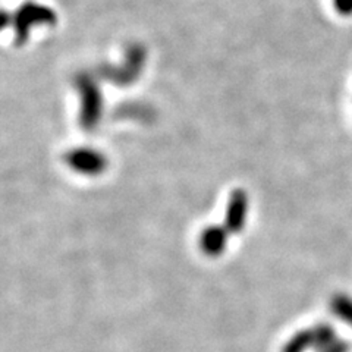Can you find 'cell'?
<instances>
[{
	"mask_svg": "<svg viewBox=\"0 0 352 352\" xmlns=\"http://www.w3.org/2000/svg\"><path fill=\"white\" fill-rule=\"evenodd\" d=\"M147 50L142 44L134 43L126 47L124 62L113 66V65H100L97 68L96 74L98 78L107 80L118 87H126L138 80V76L142 72V68L146 65Z\"/></svg>",
	"mask_w": 352,
	"mask_h": 352,
	"instance_id": "cell-1",
	"label": "cell"
},
{
	"mask_svg": "<svg viewBox=\"0 0 352 352\" xmlns=\"http://www.w3.org/2000/svg\"><path fill=\"white\" fill-rule=\"evenodd\" d=\"M58 22V15L49 6L40 5L32 0L22 3L12 15V27L15 30V44L22 46L25 44L30 31L34 25H50L53 27Z\"/></svg>",
	"mask_w": 352,
	"mask_h": 352,
	"instance_id": "cell-2",
	"label": "cell"
},
{
	"mask_svg": "<svg viewBox=\"0 0 352 352\" xmlns=\"http://www.w3.org/2000/svg\"><path fill=\"white\" fill-rule=\"evenodd\" d=\"M75 87L81 96V126L85 131H91L102 118L103 102L100 88H98L94 76L87 72H81L75 76Z\"/></svg>",
	"mask_w": 352,
	"mask_h": 352,
	"instance_id": "cell-3",
	"label": "cell"
},
{
	"mask_svg": "<svg viewBox=\"0 0 352 352\" xmlns=\"http://www.w3.org/2000/svg\"><path fill=\"white\" fill-rule=\"evenodd\" d=\"M66 163L72 169L85 175H98L106 168V157L98 151H93L88 148H80L69 151L66 156Z\"/></svg>",
	"mask_w": 352,
	"mask_h": 352,
	"instance_id": "cell-4",
	"label": "cell"
},
{
	"mask_svg": "<svg viewBox=\"0 0 352 352\" xmlns=\"http://www.w3.org/2000/svg\"><path fill=\"white\" fill-rule=\"evenodd\" d=\"M247 208H248L247 195L242 191H235L232 194V197H230V201L228 206L226 226L229 230H232V232H238V230L244 226Z\"/></svg>",
	"mask_w": 352,
	"mask_h": 352,
	"instance_id": "cell-5",
	"label": "cell"
},
{
	"mask_svg": "<svg viewBox=\"0 0 352 352\" xmlns=\"http://www.w3.org/2000/svg\"><path fill=\"white\" fill-rule=\"evenodd\" d=\"M201 248L208 256H217L225 250L226 234L222 228H208L201 236Z\"/></svg>",
	"mask_w": 352,
	"mask_h": 352,
	"instance_id": "cell-6",
	"label": "cell"
},
{
	"mask_svg": "<svg viewBox=\"0 0 352 352\" xmlns=\"http://www.w3.org/2000/svg\"><path fill=\"white\" fill-rule=\"evenodd\" d=\"M313 340H314V348L318 352H323L324 349L332 346L338 340V338L332 326L318 324L313 329Z\"/></svg>",
	"mask_w": 352,
	"mask_h": 352,
	"instance_id": "cell-7",
	"label": "cell"
},
{
	"mask_svg": "<svg viewBox=\"0 0 352 352\" xmlns=\"http://www.w3.org/2000/svg\"><path fill=\"white\" fill-rule=\"evenodd\" d=\"M330 308H332L333 314L340 318V320L345 322L346 324L352 326V298L348 295L338 294L332 298L330 302Z\"/></svg>",
	"mask_w": 352,
	"mask_h": 352,
	"instance_id": "cell-8",
	"label": "cell"
},
{
	"mask_svg": "<svg viewBox=\"0 0 352 352\" xmlns=\"http://www.w3.org/2000/svg\"><path fill=\"white\" fill-rule=\"evenodd\" d=\"M311 346H314L313 330H301L289 339V342L283 348V352H305Z\"/></svg>",
	"mask_w": 352,
	"mask_h": 352,
	"instance_id": "cell-9",
	"label": "cell"
},
{
	"mask_svg": "<svg viewBox=\"0 0 352 352\" xmlns=\"http://www.w3.org/2000/svg\"><path fill=\"white\" fill-rule=\"evenodd\" d=\"M333 6L339 15L342 16L352 15V0H333Z\"/></svg>",
	"mask_w": 352,
	"mask_h": 352,
	"instance_id": "cell-10",
	"label": "cell"
},
{
	"mask_svg": "<svg viewBox=\"0 0 352 352\" xmlns=\"http://www.w3.org/2000/svg\"><path fill=\"white\" fill-rule=\"evenodd\" d=\"M348 351H349V345L345 342V340L338 339L332 346L324 349L323 352H348Z\"/></svg>",
	"mask_w": 352,
	"mask_h": 352,
	"instance_id": "cell-11",
	"label": "cell"
}]
</instances>
